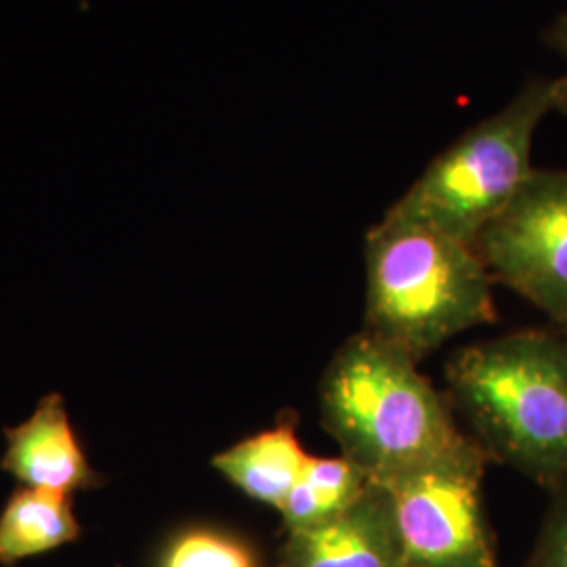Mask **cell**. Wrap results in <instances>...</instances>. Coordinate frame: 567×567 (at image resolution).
Masks as SVG:
<instances>
[{"label":"cell","mask_w":567,"mask_h":567,"mask_svg":"<svg viewBox=\"0 0 567 567\" xmlns=\"http://www.w3.org/2000/svg\"><path fill=\"white\" fill-rule=\"evenodd\" d=\"M446 383L487 458L543 486H566V339L524 330L468 344L447 362Z\"/></svg>","instance_id":"obj_1"},{"label":"cell","mask_w":567,"mask_h":567,"mask_svg":"<svg viewBox=\"0 0 567 567\" xmlns=\"http://www.w3.org/2000/svg\"><path fill=\"white\" fill-rule=\"evenodd\" d=\"M320 412L341 454L370 480L444 458L473 440L456 426L419 362L365 330L326 368Z\"/></svg>","instance_id":"obj_2"},{"label":"cell","mask_w":567,"mask_h":567,"mask_svg":"<svg viewBox=\"0 0 567 567\" xmlns=\"http://www.w3.org/2000/svg\"><path fill=\"white\" fill-rule=\"evenodd\" d=\"M365 332L421 362L496 320L492 276L471 244L386 215L365 234Z\"/></svg>","instance_id":"obj_3"},{"label":"cell","mask_w":567,"mask_h":567,"mask_svg":"<svg viewBox=\"0 0 567 567\" xmlns=\"http://www.w3.org/2000/svg\"><path fill=\"white\" fill-rule=\"evenodd\" d=\"M555 105V79L527 82L429 164L386 215L473 246L532 175L534 133Z\"/></svg>","instance_id":"obj_4"},{"label":"cell","mask_w":567,"mask_h":567,"mask_svg":"<svg viewBox=\"0 0 567 567\" xmlns=\"http://www.w3.org/2000/svg\"><path fill=\"white\" fill-rule=\"evenodd\" d=\"M487 454L463 450L370 480L385 498L405 567H496L482 507Z\"/></svg>","instance_id":"obj_5"},{"label":"cell","mask_w":567,"mask_h":567,"mask_svg":"<svg viewBox=\"0 0 567 567\" xmlns=\"http://www.w3.org/2000/svg\"><path fill=\"white\" fill-rule=\"evenodd\" d=\"M494 282L567 322V171L534 168L473 243Z\"/></svg>","instance_id":"obj_6"},{"label":"cell","mask_w":567,"mask_h":567,"mask_svg":"<svg viewBox=\"0 0 567 567\" xmlns=\"http://www.w3.org/2000/svg\"><path fill=\"white\" fill-rule=\"evenodd\" d=\"M4 440L7 450L0 468L13 475L21 486L72 496L107 482L89 463L60 393L44 395L30 419L4 429Z\"/></svg>","instance_id":"obj_7"},{"label":"cell","mask_w":567,"mask_h":567,"mask_svg":"<svg viewBox=\"0 0 567 567\" xmlns=\"http://www.w3.org/2000/svg\"><path fill=\"white\" fill-rule=\"evenodd\" d=\"M282 567H405L381 489L322 524L288 532Z\"/></svg>","instance_id":"obj_8"},{"label":"cell","mask_w":567,"mask_h":567,"mask_svg":"<svg viewBox=\"0 0 567 567\" xmlns=\"http://www.w3.org/2000/svg\"><path fill=\"white\" fill-rule=\"evenodd\" d=\"M309 456L295 421H282L215 454L210 465L248 498L280 511L303 477Z\"/></svg>","instance_id":"obj_9"},{"label":"cell","mask_w":567,"mask_h":567,"mask_svg":"<svg viewBox=\"0 0 567 567\" xmlns=\"http://www.w3.org/2000/svg\"><path fill=\"white\" fill-rule=\"evenodd\" d=\"M70 494L20 487L0 511V566L21 561L72 545L81 538Z\"/></svg>","instance_id":"obj_10"},{"label":"cell","mask_w":567,"mask_h":567,"mask_svg":"<svg viewBox=\"0 0 567 567\" xmlns=\"http://www.w3.org/2000/svg\"><path fill=\"white\" fill-rule=\"evenodd\" d=\"M368 487V473L343 454L337 458L309 456L303 477L280 508L286 532L305 529L341 515L364 496Z\"/></svg>","instance_id":"obj_11"},{"label":"cell","mask_w":567,"mask_h":567,"mask_svg":"<svg viewBox=\"0 0 567 567\" xmlns=\"http://www.w3.org/2000/svg\"><path fill=\"white\" fill-rule=\"evenodd\" d=\"M156 567H265L259 553L219 527H183L164 545Z\"/></svg>","instance_id":"obj_12"},{"label":"cell","mask_w":567,"mask_h":567,"mask_svg":"<svg viewBox=\"0 0 567 567\" xmlns=\"http://www.w3.org/2000/svg\"><path fill=\"white\" fill-rule=\"evenodd\" d=\"M559 498L548 519L538 550V567H567V484L557 489Z\"/></svg>","instance_id":"obj_13"},{"label":"cell","mask_w":567,"mask_h":567,"mask_svg":"<svg viewBox=\"0 0 567 567\" xmlns=\"http://www.w3.org/2000/svg\"><path fill=\"white\" fill-rule=\"evenodd\" d=\"M545 42L553 51H557L567 61V11L561 13L545 30ZM557 84V105L555 112H561L567 116V72L561 79H555Z\"/></svg>","instance_id":"obj_14"},{"label":"cell","mask_w":567,"mask_h":567,"mask_svg":"<svg viewBox=\"0 0 567 567\" xmlns=\"http://www.w3.org/2000/svg\"><path fill=\"white\" fill-rule=\"evenodd\" d=\"M564 328H566V334H567V322H566V324H564ZM566 341H567V337H566Z\"/></svg>","instance_id":"obj_15"}]
</instances>
